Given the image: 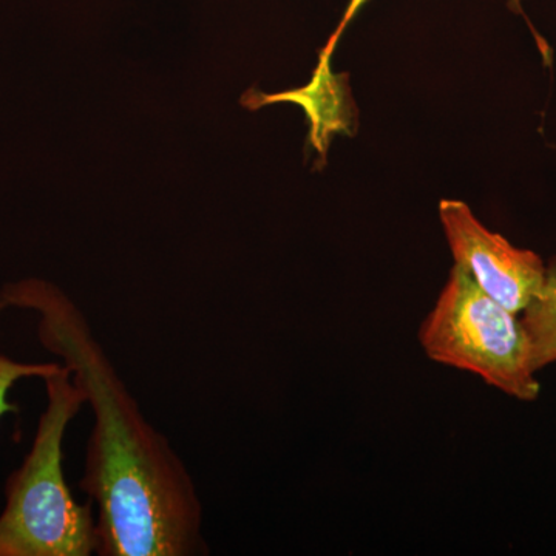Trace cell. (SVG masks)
<instances>
[{
	"label": "cell",
	"instance_id": "obj_7",
	"mask_svg": "<svg viewBox=\"0 0 556 556\" xmlns=\"http://www.w3.org/2000/svg\"><path fill=\"white\" fill-rule=\"evenodd\" d=\"M62 364L49 362V364H27L17 362L0 353V419L9 413L17 412L16 405L11 404L9 394L11 388L22 379H46L56 372Z\"/></svg>",
	"mask_w": 556,
	"mask_h": 556
},
{
	"label": "cell",
	"instance_id": "obj_3",
	"mask_svg": "<svg viewBox=\"0 0 556 556\" xmlns=\"http://www.w3.org/2000/svg\"><path fill=\"white\" fill-rule=\"evenodd\" d=\"M419 343L430 361L473 372L507 396L521 402L540 397L521 318L489 298L463 266L450 270L420 324Z\"/></svg>",
	"mask_w": 556,
	"mask_h": 556
},
{
	"label": "cell",
	"instance_id": "obj_2",
	"mask_svg": "<svg viewBox=\"0 0 556 556\" xmlns=\"http://www.w3.org/2000/svg\"><path fill=\"white\" fill-rule=\"evenodd\" d=\"M43 409L30 453L10 475L0 515V556H90L98 554L93 503L79 504L64 475V438L86 404L64 364L43 379Z\"/></svg>",
	"mask_w": 556,
	"mask_h": 556
},
{
	"label": "cell",
	"instance_id": "obj_4",
	"mask_svg": "<svg viewBox=\"0 0 556 556\" xmlns=\"http://www.w3.org/2000/svg\"><path fill=\"white\" fill-rule=\"evenodd\" d=\"M439 218L455 265L463 266L489 298L519 316L546 280L543 258L486 229L464 201L442 200Z\"/></svg>",
	"mask_w": 556,
	"mask_h": 556
},
{
	"label": "cell",
	"instance_id": "obj_8",
	"mask_svg": "<svg viewBox=\"0 0 556 556\" xmlns=\"http://www.w3.org/2000/svg\"><path fill=\"white\" fill-rule=\"evenodd\" d=\"M365 2H367V0H351L345 14H343V20L339 24L338 30L334 31V35L329 38L325 49L321 50V54H324V56L331 58L332 51H334L336 46H338L340 35H342L343 30L346 28V25L350 24L351 20L354 17V14H356L357 11L362 9V5H364Z\"/></svg>",
	"mask_w": 556,
	"mask_h": 556
},
{
	"label": "cell",
	"instance_id": "obj_6",
	"mask_svg": "<svg viewBox=\"0 0 556 556\" xmlns=\"http://www.w3.org/2000/svg\"><path fill=\"white\" fill-rule=\"evenodd\" d=\"M529 338L535 371L556 362V257L547 263L546 280L535 299L519 314Z\"/></svg>",
	"mask_w": 556,
	"mask_h": 556
},
{
	"label": "cell",
	"instance_id": "obj_5",
	"mask_svg": "<svg viewBox=\"0 0 556 556\" xmlns=\"http://www.w3.org/2000/svg\"><path fill=\"white\" fill-rule=\"evenodd\" d=\"M292 102L305 109L311 124L309 142L317 148L318 153H325L328 144V135L338 130L340 123L339 113V86L338 80L329 70V58L320 54L313 80L302 89L283 91V93L265 94L255 90H249L241 98V105L251 110H257L263 105L276 104V102Z\"/></svg>",
	"mask_w": 556,
	"mask_h": 556
},
{
	"label": "cell",
	"instance_id": "obj_1",
	"mask_svg": "<svg viewBox=\"0 0 556 556\" xmlns=\"http://www.w3.org/2000/svg\"><path fill=\"white\" fill-rule=\"evenodd\" d=\"M9 308L38 316L40 343L61 357L91 408L79 486L98 508V555H207L203 506L188 467L142 415L86 314L39 278L3 288L0 314Z\"/></svg>",
	"mask_w": 556,
	"mask_h": 556
}]
</instances>
